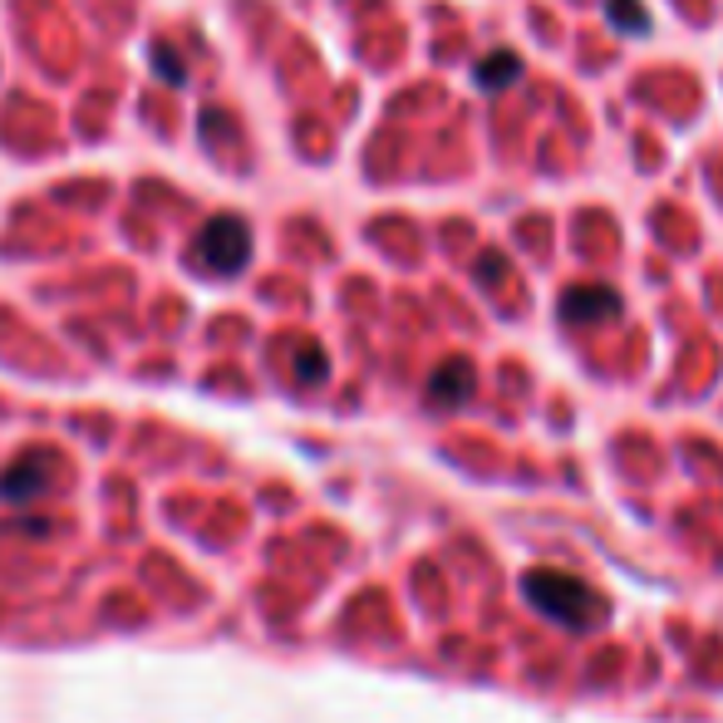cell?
Returning a JSON list of instances; mask_svg holds the SVG:
<instances>
[{"instance_id":"cell-5","label":"cell","mask_w":723,"mask_h":723,"mask_svg":"<svg viewBox=\"0 0 723 723\" xmlns=\"http://www.w3.org/2000/svg\"><path fill=\"white\" fill-rule=\"evenodd\" d=\"M473 364L468 360H448L434 370V380H428V404L434 408H463L473 399Z\"/></svg>"},{"instance_id":"cell-7","label":"cell","mask_w":723,"mask_h":723,"mask_svg":"<svg viewBox=\"0 0 723 723\" xmlns=\"http://www.w3.org/2000/svg\"><path fill=\"white\" fill-rule=\"evenodd\" d=\"M296 380L300 384H325L330 380V360H325L320 344H300L296 350Z\"/></svg>"},{"instance_id":"cell-8","label":"cell","mask_w":723,"mask_h":723,"mask_svg":"<svg viewBox=\"0 0 723 723\" xmlns=\"http://www.w3.org/2000/svg\"><path fill=\"white\" fill-rule=\"evenodd\" d=\"M605 15H611V25L621 30V35H635V30L649 25V15H645L640 0H611V6H605Z\"/></svg>"},{"instance_id":"cell-4","label":"cell","mask_w":723,"mask_h":723,"mask_svg":"<svg viewBox=\"0 0 723 723\" xmlns=\"http://www.w3.org/2000/svg\"><path fill=\"white\" fill-rule=\"evenodd\" d=\"M621 316V296L611 286H571L561 296V320L566 325H595Z\"/></svg>"},{"instance_id":"cell-1","label":"cell","mask_w":723,"mask_h":723,"mask_svg":"<svg viewBox=\"0 0 723 723\" xmlns=\"http://www.w3.org/2000/svg\"><path fill=\"white\" fill-rule=\"evenodd\" d=\"M522 595L537 605L547 621H557L561 631H595L605 621V601L581 581V576H566V571H527L522 576Z\"/></svg>"},{"instance_id":"cell-10","label":"cell","mask_w":723,"mask_h":723,"mask_svg":"<svg viewBox=\"0 0 723 723\" xmlns=\"http://www.w3.org/2000/svg\"><path fill=\"white\" fill-rule=\"evenodd\" d=\"M478 276H488V281H502V256H497V251H488V256H482Z\"/></svg>"},{"instance_id":"cell-2","label":"cell","mask_w":723,"mask_h":723,"mask_svg":"<svg viewBox=\"0 0 723 723\" xmlns=\"http://www.w3.org/2000/svg\"><path fill=\"white\" fill-rule=\"evenodd\" d=\"M251 261V227L247 217L222 212L193 237V266L207 271V276H237Z\"/></svg>"},{"instance_id":"cell-9","label":"cell","mask_w":723,"mask_h":723,"mask_svg":"<svg viewBox=\"0 0 723 723\" xmlns=\"http://www.w3.org/2000/svg\"><path fill=\"white\" fill-rule=\"evenodd\" d=\"M149 59H153V69H158V79H163V84H183V79H187L183 59H177V50L167 45V40H158V45L149 50Z\"/></svg>"},{"instance_id":"cell-3","label":"cell","mask_w":723,"mask_h":723,"mask_svg":"<svg viewBox=\"0 0 723 723\" xmlns=\"http://www.w3.org/2000/svg\"><path fill=\"white\" fill-rule=\"evenodd\" d=\"M55 478H59V453H50V448L20 453L15 463L0 468V502H30L40 492H50Z\"/></svg>"},{"instance_id":"cell-6","label":"cell","mask_w":723,"mask_h":723,"mask_svg":"<svg viewBox=\"0 0 723 723\" xmlns=\"http://www.w3.org/2000/svg\"><path fill=\"white\" fill-rule=\"evenodd\" d=\"M473 79H478V89H507V84L522 79V59L512 55V50H492V55L478 59Z\"/></svg>"}]
</instances>
